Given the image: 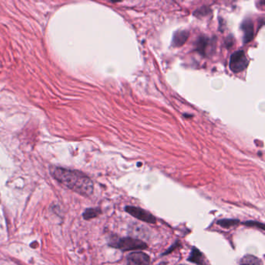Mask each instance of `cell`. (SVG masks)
<instances>
[{
    "label": "cell",
    "mask_w": 265,
    "mask_h": 265,
    "mask_svg": "<svg viewBox=\"0 0 265 265\" xmlns=\"http://www.w3.org/2000/svg\"><path fill=\"white\" fill-rule=\"evenodd\" d=\"M241 29L244 32V44H248L254 39V24L250 19H246L241 25Z\"/></svg>",
    "instance_id": "obj_7"
},
{
    "label": "cell",
    "mask_w": 265,
    "mask_h": 265,
    "mask_svg": "<svg viewBox=\"0 0 265 265\" xmlns=\"http://www.w3.org/2000/svg\"><path fill=\"white\" fill-rule=\"evenodd\" d=\"M110 1H111V2L113 3H118L121 2V1H122V0H110Z\"/></svg>",
    "instance_id": "obj_15"
},
{
    "label": "cell",
    "mask_w": 265,
    "mask_h": 265,
    "mask_svg": "<svg viewBox=\"0 0 265 265\" xmlns=\"http://www.w3.org/2000/svg\"><path fill=\"white\" fill-rule=\"evenodd\" d=\"M128 265H150V257L141 251L131 253L127 257Z\"/></svg>",
    "instance_id": "obj_5"
},
{
    "label": "cell",
    "mask_w": 265,
    "mask_h": 265,
    "mask_svg": "<svg viewBox=\"0 0 265 265\" xmlns=\"http://www.w3.org/2000/svg\"><path fill=\"white\" fill-rule=\"evenodd\" d=\"M189 37V32L187 31H178L174 33L172 45L174 47H180L185 44Z\"/></svg>",
    "instance_id": "obj_8"
},
{
    "label": "cell",
    "mask_w": 265,
    "mask_h": 265,
    "mask_svg": "<svg viewBox=\"0 0 265 265\" xmlns=\"http://www.w3.org/2000/svg\"><path fill=\"white\" fill-rule=\"evenodd\" d=\"M239 223V220H233V219H224V220H220L217 222V224L220 225L223 228L229 229L233 227V226H237Z\"/></svg>",
    "instance_id": "obj_11"
},
{
    "label": "cell",
    "mask_w": 265,
    "mask_h": 265,
    "mask_svg": "<svg viewBox=\"0 0 265 265\" xmlns=\"http://www.w3.org/2000/svg\"><path fill=\"white\" fill-rule=\"evenodd\" d=\"M187 260L197 265H211L205 257V254L196 247L192 248Z\"/></svg>",
    "instance_id": "obj_6"
},
{
    "label": "cell",
    "mask_w": 265,
    "mask_h": 265,
    "mask_svg": "<svg viewBox=\"0 0 265 265\" xmlns=\"http://www.w3.org/2000/svg\"><path fill=\"white\" fill-rule=\"evenodd\" d=\"M178 245H179V242L176 243V244H174V245H173V247H171V248H170V249L168 250V251H166V252H165L164 254H163V255H166V254H170V253H171V251H174V250L175 249V248H178Z\"/></svg>",
    "instance_id": "obj_14"
},
{
    "label": "cell",
    "mask_w": 265,
    "mask_h": 265,
    "mask_svg": "<svg viewBox=\"0 0 265 265\" xmlns=\"http://www.w3.org/2000/svg\"><path fill=\"white\" fill-rule=\"evenodd\" d=\"M126 211L132 217L136 218L140 221L145 222L148 223H156V219L154 216L152 215L150 212L145 209L136 206H126Z\"/></svg>",
    "instance_id": "obj_4"
},
{
    "label": "cell",
    "mask_w": 265,
    "mask_h": 265,
    "mask_svg": "<svg viewBox=\"0 0 265 265\" xmlns=\"http://www.w3.org/2000/svg\"><path fill=\"white\" fill-rule=\"evenodd\" d=\"M50 172L59 182L82 196H89L93 193V184L91 179L79 171L52 167Z\"/></svg>",
    "instance_id": "obj_1"
},
{
    "label": "cell",
    "mask_w": 265,
    "mask_h": 265,
    "mask_svg": "<svg viewBox=\"0 0 265 265\" xmlns=\"http://www.w3.org/2000/svg\"><path fill=\"white\" fill-rule=\"evenodd\" d=\"M243 224L248 226V227H255V228L263 230V231L265 230L264 224L263 223H260V222L247 221L244 222V223H243Z\"/></svg>",
    "instance_id": "obj_13"
},
{
    "label": "cell",
    "mask_w": 265,
    "mask_h": 265,
    "mask_svg": "<svg viewBox=\"0 0 265 265\" xmlns=\"http://www.w3.org/2000/svg\"><path fill=\"white\" fill-rule=\"evenodd\" d=\"M239 265H263V263L258 257L247 254L241 259Z\"/></svg>",
    "instance_id": "obj_9"
},
{
    "label": "cell",
    "mask_w": 265,
    "mask_h": 265,
    "mask_svg": "<svg viewBox=\"0 0 265 265\" xmlns=\"http://www.w3.org/2000/svg\"><path fill=\"white\" fill-rule=\"evenodd\" d=\"M101 214V209L98 208H92V209H88L85 211L83 214V218L85 220H91V219L96 218L100 214Z\"/></svg>",
    "instance_id": "obj_12"
},
{
    "label": "cell",
    "mask_w": 265,
    "mask_h": 265,
    "mask_svg": "<svg viewBox=\"0 0 265 265\" xmlns=\"http://www.w3.org/2000/svg\"><path fill=\"white\" fill-rule=\"evenodd\" d=\"M208 44H209V39L208 37L205 36H201L196 41V50L202 55H205Z\"/></svg>",
    "instance_id": "obj_10"
},
{
    "label": "cell",
    "mask_w": 265,
    "mask_h": 265,
    "mask_svg": "<svg viewBox=\"0 0 265 265\" xmlns=\"http://www.w3.org/2000/svg\"><path fill=\"white\" fill-rule=\"evenodd\" d=\"M179 265H184V264H179Z\"/></svg>",
    "instance_id": "obj_16"
},
{
    "label": "cell",
    "mask_w": 265,
    "mask_h": 265,
    "mask_svg": "<svg viewBox=\"0 0 265 265\" xmlns=\"http://www.w3.org/2000/svg\"><path fill=\"white\" fill-rule=\"evenodd\" d=\"M248 59L243 50H238L232 55L229 62V68L234 73L244 71L248 66Z\"/></svg>",
    "instance_id": "obj_3"
},
{
    "label": "cell",
    "mask_w": 265,
    "mask_h": 265,
    "mask_svg": "<svg viewBox=\"0 0 265 265\" xmlns=\"http://www.w3.org/2000/svg\"><path fill=\"white\" fill-rule=\"evenodd\" d=\"M109 246L111 248H117L120 251H142L148 248V245L144 241L138 239V238L131 237H117V236H112L109 241Z\"/></svg>",
    "instance_id": "obj_2"
}]
</instances>
